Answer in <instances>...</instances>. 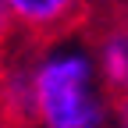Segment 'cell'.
<instances>
[{
    "instance_id": "1",
    "label": "cell",
    "mask_w": 128,
    "mask_h": 128,
    "mask_svg": "<svg viewBox=\"0 0 128 128\" xmlns=\"http://www.w3.org/2000/svg\"><path fill=\"white\" fill-rule=\"evenodd\" d=\"M36 128H100L107 103L100 96L96 57L82 46L57 43L36 50Z\"/></svg>"
},
{
    "instance_id": "2",
    "label": "cell",
    "mask_w": 128,
    "mask_h": 128,
    "mask_svg": "<svg viewBox=\"0 0 128 128\" xmlns=\"http://www.w3.org/2000/svg\"><path fill=\"white\" fill-rule=\"evenodd\" d=\"M36 50L25 54V46L11 43L0 54V114L14 128H36Z\"/></svg>"
},
{
    "instance_id": "3",
    "label": "cell",
    "mask_w": 128,
    "mask_h": 128,
    "mask_svg": "<svg viewBox=\"0 0 128 128\" xmlns=\"http://www.w3.org/2000/svg\"><path fill=\"white\" fill-rule=\"evenodd\" d=\"M14 22L28 36H54L78 22L86 0H7Z\"/></svg>"
},
{
    "instance_id": "4",
    "label": "cell",
    "mask_w": 128,
    "mask_h": 128,
    "mask_svg": "<svg viewBox=\"0 0 128 128\" xmlns=\"http://www.w3.org/2000/svg\"><path fill=\"white\" fill-rule=\"evenodd\" d=\"M96 68L103 86H110L118 96H128V22H114L96 36Z\"/></svg>"
},
{
    "instance_id": "5",
    "label": "cell",
    "mask_w": 128,
    "mask_h": 128,
    "mask_svg": "<svg viewBox=\"0 0 128 128\" xmlns=\"http://www.w3.org/2000/svg\"><path fill=\"white\" fill-rule=\"evenodd\" d=\"M14 28H18V22H14V11L7 0H0V54L7 50V46L14 43Z\"/></svg>"
},
{
    "instance_id": "6",
    "label": "cell",
    "mask_w": 128,
    "mask_h": 128,
    "mask_svg": "<svg viewBox=\"0 0 128 128\" xmlns=\"http://www.w3.org/2000/svg\"><path fill=\"white\" fill-rule=\"evenodd\" d=\"M114 124L128 128V96H118V103H114Z\"/></svg>"
},
{
    "instance_id": "7",
    "label": "cell",
    "mask_w": 128,
    "mask_h": 128,
    "mask_svg": "<svg viewBox=\"0 0 128 128\" xmlns=\"http://www.w3.org/2000/svg\"><path fill=\"white\" fill-rule=\"evenodd\" d=\"M0 128H14V124H11V121H7L4 114H0Z\"/></svg>"
}]
</instances>
